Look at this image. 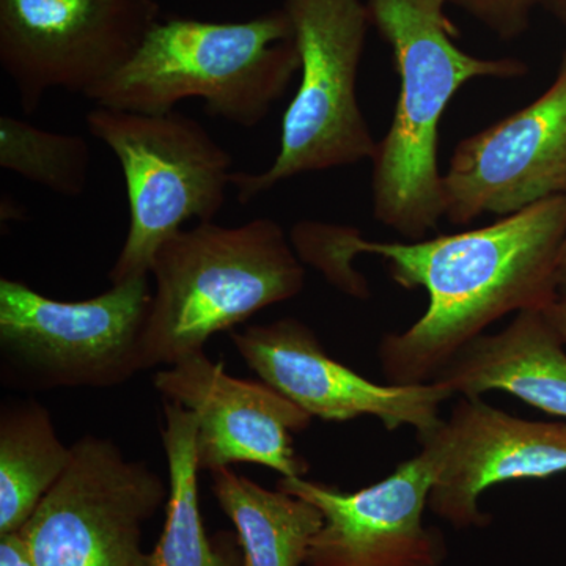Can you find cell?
I'll return each mask as SVG.
<instances>
[{
	"mask_svg": "<svg viewBox=\"0 0 566 566\" xmlns=\"http://www.w3.org/2000/svg\"><path fill=\"white\" fill-rule=\"evenodd\" d=\"M566 234V196L551 197L501 221L431 240L379 243L359 229L335 227L346 263L376 255L405 290L423 289L427 312L387 334L379 363L389 385L434 381L469 342L509 314L546 311L560 296L557 256Z\"/></svg>",
	"mask_w": 566,
	"mask_h": 566,
	"instance_id": "6da1fadb",
	"label": "cell"
},
{
	"mask_svg": "<svg viewBox=\"0 0 566 566\" xmlns=\"http://www.w3.org/2000/svg\"><path fill=\"white\" fill-rule=\"evenodd\" d=\"M368 18L390 44L400 95L389 132L371 158L376 221L408 241L423 240L444 218L439 125L453 96L474 80H516L520 59H482L457 46L442 0H367Z\"/></svg>",
	"mask_w": 566,
	"mask_h": 566,
	"instance_id": "7a4b0ae2",
	"label": "cell"
},
{
	"mask_svg": "<svg viewBox=\"0 0 566 566\" xmlns=\"http://www.w3.org/2000/svg\"><path fill=\"white\" fill-rule=\"evenodd\" d=\"M300 70L283 7L238 22L170 18L155 22L129 62L85 98L139 114H167L186 99H202L208 115L255 128Z\"/></svg>",
	"mask_w": 566,
	"mask_h": 566,
	"instance_id": "3957f363",
	"label": "cell"
},
{
	"mask_svg": "<svg viewBox=\"0 0 566 566\" xmlns=\"http://www.w3.org/2000/svg\"><path fill=\"white\" fill-rule=\"evenodd\" d=\"M145 367H170L205 352L212 335L304 290V263L281 223L260 218L237 227L200 222L180 230L153 260Z\"/></svg>",
	"mask_w": 566,
	"mask_h": 566,
	"instance_id": "277c9868",
	"label": "cell"
},
{
	"mask_svg": "<svg viewBox=\"0 0 566 566\" xmlns=\"http://www.w3.org/2000/svg\"><path fill=\"white\" fill-rule=\"evenodd\" d=\"M88 132L118 159L126 181L129 227L112 285L151 277L156 252L182 223L212 222L232 186V156L202 123L180 112L139 114L96 106Z\"/></svg>",
	"mask_w": 566,
	"mask_h": 566,
	"instance_id": "5b68a950",
	"label": "cell"
},
{
	"mask_svg": "<svg viewBox=\"0 0 566 566\" xmlns=\"http://www.w3.org/2000/svg\"><path fill=\"white\" fill-rule=\"evenodd\" d=\"M301 59L296 95L283 114L270 169L233 172L241 205L304 174L374 158L378 142L357 99V74L370 18L363 0H285Z\"/></svg>",
	"mask_w": 566,
	"mask_h": 566,
	"instance_id": "8992f818",
	"label": "cell"
},
{
	"mask_svg": "<svg viewBox=\"0 0 566 566\" xmlns=\"http://www.w3.org/2000/svg\"><path fill=\"white\" fill-rule=\"evenodd\" d=\"M150 277L99 296L59 301L0 279V357L7 382L32 390L109 389L147 370L144 333Z\"/></svg>",
	"mask_w": 566,
	"mask_h": 566,
	"instance_id": "52a82bcc",
	"label": "cell"
},
{
	"mask_svg": "<svg viewBox=\"0 0 566 566\" xmlns=\"http://www.w3.org/2000/svg\"><path fill=\"white\" fill-rule=\"evenodd\" d=\"M69 469L21 528L33 566H148L142 527L169 499L161 476L107 438L71 446Z\"/></svg>",
	"mask_w": 566,
	"mask_h": 566,
	"instance_id": "ba28073f",
	"label": "cell"
},
{
	"mask_svg": "<svg viewBox=\"0 0 566 566\" xmlns=\"http://www.w3.org/2000/svg\"><path fill=\"white\" fill-rule=\"evenodd\" d=\"M159 13L158 0H0V65L22 111L51 91L85 96L109 80Z\"/></svg>",
	"mask_w": 566,
	"mask_h": 566,
	"instance_id": "9c48e42d",
	"label": "cell"
},
{
	"mask_svg": "<svg viewBox=\"0 0 566 566\" xmlns=\"http://www.w3.org/2000/svg\"><path fill=\"white\" fill-rule=\"evenodd\" d=\"M442 189L444 218L457 226L566 196V52L534 103L458 142Z\"/></svg>",
	"mask_w": 566,
	"mask_h": 566,
	"instance_id": "30bf717a",
	"label": "cell"
},
{
	"mask_svg": "<svg viewBox=\"0 0 566 566\" xmlns=\"http://www.w3.org/2000/svg\"><path fill=\"white\" fill-rule=\"evenodd\" d=\"M417 439L433 464L428 509L457 531L491 523L480 509L488 488L566 472V423L521 419L482 397H461L449 419Z\"/></svg>",
	"mask_w": 566,
	"mask_h": 566,
	"instance_id": "8fae6325",
	"label": "cell"
},
{
	"mask_svg": "<svg viewBox=\"0 0 566 566\" xmlns=\"http://www.w3.org/2000/svg\"><path fill=\"white\" fill-rule=\"evenodd\" d=\"M232 344L263 382L311 417L348 422L376 417L386 430L416 428L417 436L442 422L441 406L453 394L442 382L378 385L333 359L314 329L296 318L232 331Z\"/></svg>",
	"mask_w": 566,
	"mask_h": 566,
	"instance_id": "7c38bea8",
	"label": "cell"
},
{
	"mask_svg": "<svg viewBox=\"0 0 566 566\" xmlns=\"http://www.w3.org/2000/svg\"><path fill=\"white\" fill-rule=\"evenodd\" d=\"M433 482V464L420 450L392 474L353 493L304 476H282L277 488L323 513L305 566H442L449 557L446 536L423 521Z\"/></svg>",
	"mask_w": 566,
	"mask_h": 566,
	"instance_id": "4fadbf2b",
	"label": "cell"
},
{
	"mask_svg": "<svg viewBox=\"0 0 566 566\" xmlns=\"http://www.w3.org/2000/svg\"><path fill=\"white\" fill-rule=\"evenodd\" d=\"M153 385L164 400L196 417L200 471L251 463L304 476L311 469L294 450L293 434L307 430L314 417L266 382L234 378L200 352L163 367Z\"/></svg>",
	"mask_w": 566,
	"mask_h": 566,
	"instance_id": "5bb4252c",
	"label": "cell"
},
{
	"mask_svg": "<svg viewBox=\"0 0 566 566\" xmlns=\"http://www.w3.org/2000/svg\"><path fill=\"white\" fill-rule=\"evenodd\" d=\"M565 346L545 311L520 312L501 333L463 346L434 381L461 397L501 390L566 419Z\"/></svg>",
	"mask_w": 566,
	"mask_h": 566,
	"instance_id": "9a60e30c",
	"label": "cell"
},
{
	"mask_svg": "<svg viewBox=\"0 0 566 566\" xmlns=\"http://www.w3.org/2000/svg\"><path fill=\"white\" fill-rule=\"evenodd\" d=\"M163 442L169 464V499L161 538L148 566H248L237 532L208 535L200 512L196 417L180 405L164 403Z\"/></svg>",
	"mask_w": 566,
	"mask_h": 566,
	"instance_id": "2e32d148",
	"label": "cell"
},
{
	"mask_svg": "<svg viewBox=\"0 0 566 566\" xmlns=\"http://www.w3.org/2000/svg\"><path fill=\"white\" fill-rule=\"evenodd\" d=\"M212 494L229 516L248 566H305L323 513L282 490H268L230 468L211 472Z\"/></svg>",
	"mask_w": 566,
	"mask_h": 566,
	"instance_id": "e0dca14e",
	"label": "cell"
},
{
	"mask_svg": "<svg viewBox=\"0 0 566 566\" xmlns=\"http://www.w3.org/2000/svg\"><path fill=\"white\" fill-rule=\"evenodd\" d=\"M71 447L36 400L0 409V536L21 531L69 469Z\"/></svg>",
	"mask_w": 566,
	"mask_h": 566,
	"instance_id": "ac0fdd59",
	"label": "cell"
},
{
	"mask_svg": "<svg viewBox=\"0 0 566 566\" xmlns=\"http://www.w3.org/2000/svg\"><path fill=\"white\" fill-rule=\"evenodd\" d=\"M0 167L52 192L77 197L87 188L91 147L77 134L46 132L2 115Z\"/></svg>",
	"mask_w": 566,
	"mask_h": 566,
	"instance_id": "d6986e66",
	"label": "cell"
},
{
	"mask_svg": "<svg viewBox=\"0 0 566 566\" xmlns=\"http://www.w3.org/2000/svg\"><path fill=\"white\" fill-rule=\"evenodd\" d=\"M482 22L499 39L513 40L527 31L531 13L542 0H442Z\"/></svg>",
	"mask_w": 566,
	"mask_h": 566,
	"instance_id": "ffe728a7",
	"label": "cell"
},
{
	"mask_svg": "<svg viewBox=\"0 0 566 566\" xmlns=\"http://www.w3.org/2000/svg\"><path fill=\"white\" fill-rule=\"evenodd\" d=\"M0 566H33L21 531L0 536Z\"/></svg>",
	"mask_w": 566,
	"mask_h": 566,
	"instance_id": "44dd1931",
	"label": "cell"
},
{
	"mask_svg": "<svg viewBox=\"0 0 566 566\" xmlns=\"http://www.w3.org/2000/svg\"><path fill=\"white\" fill-rule=\"evenodd\" d=\"M547 318L553 323V326L556 327L558 335H560L562 340L566 345V293H562L560 296L557 297L556 303L551 305L549 308H546Z\"/></svg>",
	"mask_w": 566,
	"mask_h": 566,
	"instance_id": "7402d4cb",
	"label": "cell"
},
{
	"mask_svg": "<svg viewBox=\"0 0 566 566\" xmlns=\"http://www.w3.org/2000/svg\"><path fill=\"white\" fill-rule=\"evenodd\" d=\"M557 283L560 294L566 293V234L557 256Z\"/></svg>",
	"mask_w": 566,
	"mask_h": 566,
	"instance_id": "603a6c76",
	"label": "cell"
},
{
	"mask_svg": "<svg viewBox=\"0 0 566 566\" xmlns=\"http://www.w3.org/2000/svg\"><path fill=\"white\" fill-rule=\"evenodd\" d=\"M21 210L20 205L14 202L10 196L2 199V221H10V219H20Z\"/></svg>",
	"mask_w": 566,
	"mask_h": 566,
	"instance_id": "cb8c5ba5",
	"label": "cell"
},
{
	"mask_svg": "<svg viewBox=\"0 0 566 566\" xmlns=\"http://www.w3.org/2000/svg\"><path fill=\"white\" fill-rule=\"evenodd\" d=\"M566 24V0H542Z\"/></svg>",
	"mask_w": 566,
	"mask_h": 566,
	"instance_id": "d4e9b609",
	"label": "cell"
}]
</instances>
